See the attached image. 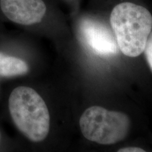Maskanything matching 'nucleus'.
I'll list each match as a JSON object with an SVG mask.
<instances>
[{
	"label": "nucleus",
	"instance_id": "nucleus-1",
	"mask_svg": "<svg viewBox=\"0 0 152 152\" xmlns=\"http://www.w3.org/2000/svg\"><path fill=\"white\" fill-rule=\"evenodd\" d=\"M2 117L21 137L34 144L48 139L52 130V115L39 90L23 80L9 82L1 91Z\"/></svg>",
	"mask_w": 152,
	"mask_h": 152
},
{
	"label": "nucleus",
	"instance_id": "nucleus-2",
	"mask_svg": "<svg viewBox=\"0 0 152 152\" xmlns=\"http://www.w3.org/2000/svg\"><path fill=\"white\" fill-rule=\"evenodd\" d=\"M110 23L123 54L137 57L144 52L152 29V16L147 9L130 2L119 4L112 11Z\"/></svg>",
	"mask_w": 152,
	"mask_h": 152
},
{
	"label": "nucleus",
	"instance_id": "nucleus-3",
	"mask_svg": "<svg viewBox=\"0 0 152 152\" xmlns=\"http://www.w3.org/2000/svg\"><path fill=\"white\" fill-rule=\"evenodd\" d=\"M130 119L122 112L112 111L101 106L85 110L80 119V128L87 140L111 145L122 141L130 132Z\"/></svg>",
	"mask_w": 152,
	"mask_h": 152
},
{
	"label": "nucleus",
	"instance_id": "nucleus-4",
	"mask_svg": "<svg viewBox=\"0 0 152 152\" xmlns=\"http://www.w3.org/2000/svg\"><path fill=\"white\" fill-rule=\"evenodd\" d=\"M78 30L82 42L94 54L107 56L117 53L116 39L105 24L94 19L85 18L80 23Z\"/></svg>",
	"mask_w": 152,
	"mask_h": 152
},
{
	"label": "nucleus",
	"instance_id": "nucleus-5",
	"mask_svg": "<svg viewBox=\"0 0 152 152\" xmlns=\"http://www.w3.org/2000/svg\"><path fill=\"white\" fill-rule=\"evenodd\" d=\"M0 7L10 21L24 26L40 23L47 11L42 0H0Z\"/></svg>",
	"mask_w": 152,
	"mask_h": 152
},
{
	"label": "nucleus",
	"instance_id": "nucleus-6",
	"mask_svg": "<svg viewBox=\"0 0 152 152\" xmlns=\"http://www.w3.org/2000/svg\"><path fill=\"white\" fill-rule=\"evenodd\" d=\"M32 66L23 56L11 51L0 49V80H21L30 75Z\"/></svg>",
	"mask_w": 152,
	"mask_h": 152
},
{
	"label": "nucleus",
	"instance_id": "nucleus-7",
	"mask_svg": "<svg viewBox=\"0 0 152 152\" xmlns=\"http://www.w3.org/2000/svg\"><path fill=\"white\" fill-rule=\"evenodd\" d=\"M144 52L145 54L148 64H149V67L152 71V34L151 35H149V38H148Z\"/></svg>",
	"mask_w": 152,
	"mask_h": 152
},
{
	"label": "nucleus",
	"instance_id": "nucleus-8",
	"mask_svg": "<svg viewBox=\"0 0 152 152\" xmlns=\"http://www.w3.org/2000/svg\"><path fill=\"white\" fill-rule=\"evenodd\" d=\"M11 142H12L11 138L9 137V136L7 134V132L0 125V152L2 150L3 147L11 144Z\"/></svg>",
	"mask_w": 152,
	"mask_h": 152
},
{
	"label": "nucleus",
	"instance_id": "nucleus-9",
	"mask_svg": "<svg viewBox=\"0 0 152 152\" xmlns=\"http://www.w3.org/2000/svg\"><path fill=\"white\" fill-rule=\"evenodd\" d=\"M118 152H147L145 150L141 149L140 147H125L123 148V149H119Z\"/></svg>",
	"mask_w": 152,
	"mask_h": 152
},
{
	"label": "nucleus",
	"instance_id": "nucleus-10",
	"mask_svg": "<svg viewBox=\"0 0 152 152\" xmlns=\"http://www.w3.org/2000/svg\"><path fill=\"white\" fill-rule=\"evenodd\" d=\"M1 91H2V89L1 87V80H0V99H1Z\"/></svg>",
	"mask_w": 152,
	"mask_h": 152
}]
</instances>
